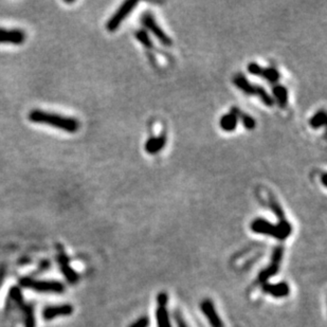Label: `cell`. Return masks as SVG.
Here are the masks:
<instances>
[{
    "instance_id": "9a60e30c",
    "label": "cell",
    "mask_w": 327,
    "mask_h": 327,
    "mask_svg": "<svg viewBox=\"0 0 327 327\" xmlns=\"http://www.w3.org/2000/svg\"><path fill=\"white\" fill-rule=\"evenodd\" d=\"M237 123H238V120H237L236 116L232 112L224 115L222 118H220V121H219L220 129L227 132H231V131H235L237 127Z\"/></svg>"
},
{
    "instance_id": "5b68a950",
    "label": "cell",
    "mask_w": 327,
    "mask_h": 327,
    "mask_svg": "<svg viewBox=\"0 0 327 327\" xmlns=\"http://www.w3.org/2000/svg\"><path fill=\"white\" fill-rule=\"evenodd\" d=\"M141 21L146 29L149 32H152L154 34V36L157 38L163 46L170 47L173 45V41H172V39H170V37L161 29L159 25L156 23L153 14L148 13V12L144 13L143 16H142V18H141Z\"/></svg>"
},
{
    "instance_id": "4316f807",
    "label": "cell",
    "mask_w": 327,
    "mask_h": 327,
    "mask_svg": "<svg viewBox=\"0 0 327 327\" xmlns=\"http://www.w3.org/2000/svg\"><path fill=\"white\" fill-rule=\"evenodd\" d=\"M174 318L176 320V322H177V325H178V327H188V325L186 324V322H184L183 318L181 317V315L179 314L178 311L174 312Z\"/></svg>"
},
{
    "instance_id": "ac0fdd59",
    "label": "cell",
    "mask_w": 327,
    "mask_h": 327,
    "mask_svg": "<svg viewBox=\"0 0 327 327\" xmlns=\"http://www.w3.org/2000/svg\"><path fill=\"white\" fill-rule=\"evenodd\" d=\"M280 72L273 67H268V68H262L261 77L269 82L270 84H276L280 80Z\"/></svg>"
},
{
    "instance_id": "6da1fadb",
    "label": "cell",
    "mask_w": 327,
    "mask_h": 327,
    "mask_svg": "<svg viewBox=\"0 0 327 327\" xmlns=\"http://www.w3.org/2000/svg\"><path fill=\"white\" fill-rule=\"evenodd\" d=\"M29 120L36 124H45L52 126L54 129L74 133L80 130V122L75 118L66 117L59 113L48 112L39 109H34L29 113Z\"/></svg>"
},
{
    "instance_id": "2e32d148",
    "label": "cell",
    "mask_w": 327,
    "mask_h": 327,
    "mask_svg": "<svg viewBox=\"0 0 327 327\" xmlns=\"http://www.w3.org/2000/svg\"><path fill=\"white\" fill-rule=\"evenodd\" d=\"M231 112L236 116L237 120L241 121V123H243V125L245 126L246 130L253 131L255 129V126H257V122H255V120L251 116L247 115V113H245L244 111H241L237 107H232Z\"/></svg>"
},
{
    "instance_id": "44dd1931",
    "label": "cell",
    "mask_w": 327,
    "mask_h": 327,
    "mask_svg": "<svg viewBox=\"0 0 327 327\" xmlns=\"http://www.w3.org/2000/svg\"><path fill=\"white\" fill-rule=\"evenodd\" d=\"M255 97H258L262 102V104L266 105L267 107H272V106L274 105V101H273L272 97L268 94L264 87L258 86L257 85V94H255Z\"/></svg>"
},
{
    "instance_id": "d6986e66",
    "label": "cell",
    "mask_w": 327,
    "mask_h": 327,
    "mask_svg": "<svg viewBox=\"0 0 327 327\" xmlns=\"http://www.w3.org/2000/svg\"><path fill=\"white\" fill-rule=\"evenodd\" d=\"M325 124H326V111L325 110L318 111L309 120V125L314 130L321 129V127H323Z\"/></svg>"
},
{
    "instance_id": "277c9868",
    "label": "cell",
    "mask_w": 327,
    "mask_h": 327,
    "mask_svg": "<svg viewBox=\"0 0 327 327\" xmlns=\"http://www.w3.org/2000/svg\"><path fill=\"white\" fill-rule=\"evenodd\" d=\"M138 1L136 0H127L120 5V8L117 12L109 18V20L106 23V29L109 32H115L119 29L121 24L127 18V16L134 10V8L138 5Z\"/></svg>"
},
{
    "instance_id": "83f0119b",
    "label": "cell",
    "mask_w": 327,
    "mask_h": 327,
    "mask_svg": "<svg viewBox=\"0 0 327 327\" xmlns=\"http://www.w3.org/2000/svg\"><path fill=\"white\" fill-rule=\"evenodd\" d=\"M167 301H168V297H167L166 294L162 293L157 296V302L159 304V306H166Z\"/></svg>"
},
{
    "instance_id": "5bb4252c",
    "label": "cell",
    "mask_w": 327,
    "mask_h": 327,
    "mask_svg": "<svg viewBox=\"0 0 327 327\" xmlns=\"http://www.w3.org/2000/svg\"><path fill=\"white\" fill-rule=\"evenodd\" d=\"M60 261V266L63 274L65 275V278L70 284H75L77 281H79V275L74 271V270L70 267L69 262L65 255H61L59 258Z\"/></svg>"
},
{
    "instance_id": "9c48e42d",
    "label": "cell",
    "mask_w": 327,
    "mask_h": 327,
    "mask_svg": "<svg viewBox=\"0 0 327 327\" xmlns=\"http://www.w3.org/2000/svg\"><path fill=\"white\" fill-rule=\"evenodd\" d=\"M201 310L205 318L208 319V321L212 327H223L222 320H220V318L218 317L212 301L210 300L203 301L201 303Z\"/></svg>"
},
{
    "instance_id": "8992f818",
    "label": "cell",
    "mask_w": 327,
    "mask_h": 327,
    "mask_svg": "<svg viewBox=\"0 0 327 327\" xmlns=\"http://www.w3.org/2000/svg\"><path fill=\"white\" fill-rule=\"evenodd\" d=\"M283 253H284L283 247H278L274 249L273 254H272L271 264H270L269 267L262 270V271L259 274V282L265 283L268 279H270L271 276L278 273L280 265H281V261L283 258Z\"/></svg>"
},
{
    "instance_id": "ffe728a7",
    "label": "cell",
    "mask_w": 327,
    "mask_h": 327,
    "mask_svg": "<svg viewBox=\"0 0 327 327\" xmlns=\"http://www.w3.org/2000/svg\"><path fill=\"white\" fill-rule=\"evenodd\" d=\"M156 318H157L158 327H172L170 326L168 312L165 306H159L156 311Z\"/></svg>"
},
{
    "instance_id": "7402d4cb",
    "label": "cell",
    "mask_w": 327,
    "mask_h": 327,
    "mask_svg": "<svg viewBox=\"0 0 327 327\" xmlns=\"http://www.w3.org/2000/svg\"><path fill=\"white\" fill-rule=\"evenodd\" d=\"M134 36H136L137 40L140 42L142 46H144L146 49H153L154 48V42L149 37L148 33L145 30H137L136 33H134Z\"/></svg>"
},
{
    "instance_id": "cb8c5ba5",
    "label": "cell",
    "mask_w": 327,
    "mask_h": 327,
    "mask_svg": "<svg viewBox=\"0 0 327 327\" xmlns=\"http://www.w3.org/2000/svg\"><path fill=\"white\" fill-rule=\"evenodd\" d=\"M248 72L252 74V75H255V76H261L262 74V67L260 66L258 63H250L248 65Z\"/></svg>"
},
{
    "instance_id": "30bf717a",
    "label": "cell",
    "mask_w": 327,
    "mask_h": 327,
    "mask_svg": "<svg viewBox=\"0 0 327 327\" xmlns=\"http://www.w3.org/2000/svg\"><path fill=\"white\" fill-rule=\"evenodd\" d=\"M166 136L164 133L160 134L158 137H153V138H149L146 142H145V152L149 155H157L159 154L164 146L166 145Z\"/></svg>"
},
{
    "instance_id": "3957f363",
    "label": "cell",
    "mask_w": 327,
    "mask_h": 327,
    "mask_svg": "<svg viewBox=\"0 0 327 327\" xmlns=\"http://www.w3.org/2000/svg\"><path fill=\"white\" fill-rule=\"evenodd\" d=\"M20 285L27 289L37 291V293L62 294L65 290L63 284L56 281H37L26 278L20 280Z\"/></svg>"
},
{
    "instance_id": "e0dca14e",
    "label": "cell",
    "mask_w": 327,
    "mask_h": 327,
    "mask_svg": "<svg viewBox=\"0 0 327 327\" xmlns=\"http://www.w3.org/2000/svg\"><path fill=\"white\" fill-rule=\"evenodd\" d=\"M269 207L270 209L272 210V212L274 213V215L279 218L280 222H284V220H286V216H285V212L283 211L281 204L279 203V201L276 200V198L273 196V194L270 193L269 194Z\"/></svg>"
},
{
    "instance_id": "f1b7e54d",
    "label": "cell",
    "mask_w": 327,
    "mask_h": 327,
    "mask_svg": "<svg viewBox=\"0 0 327 327\" xmlns=\"http://www.w3.org/2000/svg\"><path fill=\"white\" fill-rule=\"evenodd\" d=\"M326 177H327L326 173H323V175H322V183H323V186H324L325 188L327 187V182H326Z\"/></svg>"
},
{
    "instance_id": "603a6c76",
    "label": "cell",
    "mask_w": 327,
    "mask_h": 327,
    "mask_svg": "<svg viewBox=\"0 0 327 327\" xmlns=\"http://www.w3.org/2000/svg\"><path fill=\"white\" fill-rule=\"evenodd\" d=\"M26 327H36L33 307L30 305L26 307Z\"/></svg>"
},
{
    "instance_id": "484cf974",
    "label": "cell",
    "mask_w": 327,
    "mask_h": 327,
    "mask_svg": "<svg viewBox=\"0 0 327 327\" xmlns=\"http://www.w3.org/2000/svg\"><path fill=\"white\" fill-rule=\"evenodd\" d=\"M11 296L18 303H20L21 301H23V296H21V291L18 287H14L11 290Z\"/></svg>"
},
{
    "instance_id": "8fae6325",
    "label": "cell",
    "mask_w": 327,
    "mask_h": 327,
    "mask_svg": "<svg viewBox=\"0 0 327 327\" xmlns=\"http://www.w3.org/2000/svg\"><path fill=\"white\" fill-rule=\"evenodd\" d=\"M233 84L234 86L247 96H255V94H257V85L251 84L243 74H236L234 76Z\"/></svg>"
},
{
    "instance_id": "ba28073f",
    "label": "cell",
    "mask_w": 327,
    "mask_h": 327,
    "mask_svg": "<svg viewBox=\"0 0 327 327\" xmlns=\"http://www.w3.org/2000/svg\"><path fill=\"white\" fill-rule=\"evenodd\" d=\"M74 308L71 304H61L55 306H48L42 310V318L46 321H51L60 317H69L72 315Z\"/></svg>"
},
{
    "instance_id": "d4e9b609",
    "label": "cell",
    "mask_w": 327,
    "mask_h": 327,
    "mask_svg": "<svg viewBox=\"0 0 327 327\" xmlns=\"http://www.w3.org/2000/svg\"><path fill=\"white\" fill-rule=\"evenodd\" d=\"M149 325V320L147 317H142L138 319L136 322L132 323L130 327H147Z\"/></svg>"
},
{
    "instance_id": "7c38bea8",
    "label": "cell",
    "mask_w": 327,
    "mask_h": 327,
    "mask_svg": "<svg viewBox=\"0 0 327 327\" xmlns=\"http://www.w3.org/2000/svg\"><path fill=\"white\" fill-rule=\"evenodd\" d=\"M262 290L266 294L272 295L274 297H284L289 294V286L287 283H278V284H265L262 286Z\"/></svg>"
},
{
    "instance_id": "7a4b0ae2",
    "label": "cell",
    "mask_w": 327,
    "mask_h": 327,
    "mask_svg": "<svg viewBox=\"0 0 327 327\" xmlns=\"http://www.w3.org/2000/svg\"><path fill=\"white\" fill-rule=\"evenodd\" d=\"M250 228L254 233L270 235L280 240H285L293 232V227L287 220L273 225L264 218H255L250 225Z\"/></svg>"
},
{
    "instance_id": "4fadbf2b",
    "label": "cell",
    "mask_w": 327,
    "mask_h": 327,
    "mask_svg": "<svg viewBox=\"0 0 327 327\" xmlns=\"http://www.w3.org/2000/svg\"><path fill=\"white\" fill-rule=\"evenodd\" d=\"M273 101L276 102L281 108H286L288 105V90L283 85H274L272 88Z\"/></svg>"
},
{
    "instance_id": "52a82bcc",
    "label": "cell",
    "mask_w": 327,
    "mask_h": 327,
    "mask_svg": "<svg viewBox=\"0 0 327 327\" xmlns=\"http://www.w3.org/2000/svg\"><path fill=\"white\" fill-rule=\"evenodd\" d=\"M26 40V33L20 29H4L0 28V44L19 46Z\"/></svg>"
}]
</instances>
